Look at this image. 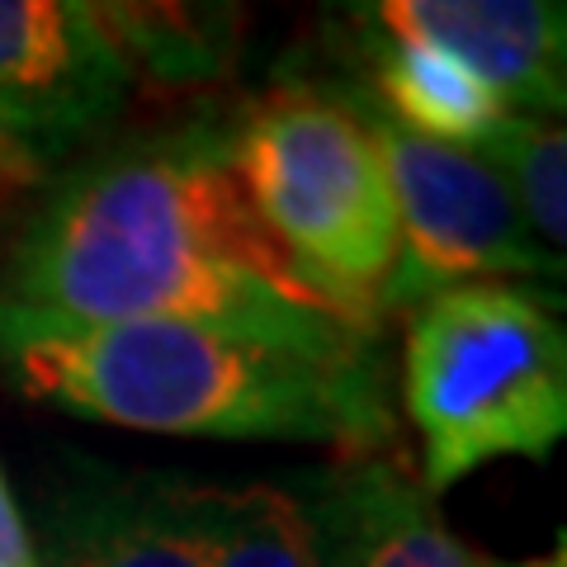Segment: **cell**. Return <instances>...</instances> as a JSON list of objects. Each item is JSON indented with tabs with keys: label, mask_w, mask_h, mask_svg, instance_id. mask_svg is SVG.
Segmentation results:
<instances>
[{
	"label": "cell",
	"mask_w": 567,
	"mask_h": 567,
	"mask_svg": "<svg viewBox=\"0 0 567 567\" xmlns=\"http://www.w3.org/2000/svg\"><path fill=\"white\" fill-rule=\"evenodd\" d=\"M0 308L223 327L312 354L379 350V327L327 298L265 233L223 123L128 137L66 171L10 246Z\"/></svg>",
	"instance_id": "obj_1"
},
{
	"label": "cell",
	"mask_w": 567,
	"mask_h": 567,
	"mask_svg": "<svg viewBox=\"0 0 567 567\" xmlns=\"http://www.w3.org/2000/svg\"><path fill=\"white\" fill-rule=\"evenodd\" d=\"M0 374L29 402L147 435L393 445L383 350L312 354L189 322H58L0 308Z\"/></svg>",
	"instance_id": "obj_2"
},
{
	"label": "cell",
	"mask_w": 567,
	"mask_h": 567,
	"mask_svg": "<svg viewBox=\"0 0 567 567\" xmlns=\"http://www.w3.org/2000/svg\"><path fill=\"white\" fill-rule=\"evenodd\" d=\"M402 412L421 487L440 496L496 458H548L567 435V336L525 284H458L402 327Z\"/></svg>",
	"instance_id": "obj_3"
},
{
	"label": "cell",
	"mask_w": 567,
	"mask_h": 567,
	"mask_svg": "<svg viewBox=\"0 0 567 567\" xmlns=\"http://www.w3.org/2000/svg\"><path fill=\"white\" fill-rule=\"evenodd\" d=\"M237 181L289 260L346 312L383 331L398 260L393 194L360 100L284 85L233 128Z\"/></svg>",
	"instance_id": "obj_4"
},
{
	"label": "cell",
	"mask_w": 567,
	"mask_h": 567,
	"mask_svg": "<svg viewBox=\"0 0 567 567\" xmlns=\"http://www.w3.org/2000/svg\"><path fill=\"white\" fill-rule=\"evenodd\" d=\"M360 110L374 133L398 218V260L383 284V317H406L431 293L458 284H563V265L548 260L529 237L516 194L492 156L402 133L364 100Z\"/></svg>",
	"instance_id": "obj_5"
},
{
	"label": "cell",
	"mask_w": 567,
	"mask_h": 567,
	"mask_svg": "<svg viewBox=\"0 0 567 567\" xmlns=\"http://www.w3.org/2000/svg\"><path fill=\"white\" fill-rule=\"evenodd\" d=\"M128 91L133 71L91 0H0V128L33 156L100 133Z\"/></svg>",
	"instance_id": "obj_6"
},
{
	"label": "cell",
	"mask_w": 567,
	"mask_h": 567,
	"mask_svg": "<svg viewBox=\"0 0 567 567\" xmlns=\"http://www.w3.org/2000/svg\"><path fill=\"white\" fill-rule=\"evenodd\" d=\"M227 487L175 473L76 477L43 506L39 567H213Z\"/></svg>",
	"instance_id": "obj_7"
},
{
	"label": "cell",
	"mask_w": 567,
	"mask_h": 567,
	"mask_svg": "<svg viewBox=\"0 0 567 567\" xmlns=\"http://www.w3.org/2000/svg\"><path fill=\"white\" fill-rule=\"evenodd\" d=\"M364 29L445 52L511 114L558 118L567 104V10L558 0H383Z\"/></svg>",
	"instance_id": "obj_8"
},
{
	"label": "cell",
	"mask_w": 567,
	"mask_h": 567,
	"mask_svg": "<svg viewBox=\"0 0 567 567\" xmlns=\"http://www.w3.org/2000/svg\"><path fill=\"white\" fill-rule=\"evenodd\" d=\"M293 496L308 506L327 567H502L454 535L421 477L388 450L341 454Z\"/></svg>",
	"instance_id": "obj_9"
},
{
	"label": "cell",
	"mask_w": 567,
	"mask_h": 567,
	"mask_svg": "<svg viewBox=\"0 0 567 567\" xmlns=\"http://www.w3.org/2000/svg\"><path fill=\"white\" fill-rule=\"evenodd\" d=\"M369 33V91L360 95L369 110L398 123L402 133L450 142V147H483L511 110L496 100L468 66H458L445 52L383 39Z\"/></svg>",
	"instance_id": "obj_10"
},
{
	"label": "cell",
	"mask_w": 567,
	"mask_h": 567,
	"mask_svg": "<svg viewBox=\"0 0 567 567\" xmlns=\"http://www.w3.org/2000/svg\"><path fill=\"white\" fill-rule=\"evenodd\" d=\"M506 175L520 204V218L539 251L563 265L567 260V133L558 118L544 114H506L496 133L477 147Z\"/></svg>",
	"instance_id": "obj_11"
},
{
	"label": "cell",
	"mask_w": 567,
	"mask_h": 567,
	"mask_svg": "<svg viewBox=\"0 0 567 567\" xmlns=\"http://www.w3.org/2000/svg\"><path fill=\"white\" fill-rule=\"evenodd\" d=\"M95 10L133 76L137 66L162 81L213 76L233 52L237 24L223 20L233 10H204V6H95Z\"/></svg>",
	"instance_id": "obj_12"
},
{
	"label": "cell",
	"mask_w": 567,
	"mask_h": 567,
	"mask_svg": "<svg viewBox=\"0 0 567 567\" xmlns=\"http://www.w3.org/2000/svg\"><path fill=\"white\" fill-rule=\"evenodd\" d=\"M213 567H327L308 506L293 487H227V516Z\"/></svg>",
	"instance_id": "obj_13"
},
{
	"label": "cell",
	"mask_w": 567,
	"mask_h": 567,
	"mask_svg": "<svg viewBox=\"0 0 567 567\" xmlns=\"http://www.w3.org/2000/svg\"><path fill=\"white\" fill-rule=\"evenodd\" d=\"M48 175V162L33 156L24 142H14L6 128H0V208L10 199H20L24 189H33Z\"/></svg>",
	"instance_id": "obj_14"
},
{
	"label": "cell",
	"mask_w": 567,
	"mask_h": 567,
	"mask_svg": "<svg viewBox=\"0 0 567 567\" xmlns=\"http://www.w3.org/2000/svg\"><path fill=\"white\" fill-rule=\"evenodd\" d=\"M0 567H39V554H33V535L14 506V496L6 487V473H0Z\"/></svg>",
	"instance_id": "obj_15"
},
{
	"label": "cell",
	"mask_w": 567,
	"mask_h": 567,
	"mask_svg": "<svg viewBox=\"0 0 567 567\" xmlns=\"http://www.w3.org/2000/svg\"><path fill=\"white\" fill-rule=\"evenodd\" d=\"M511 567H567V544H563V535H558V548H554V554L529 558V563H511Z\"/></svg>",
	"instance_id": "obj_16"
}]
</instances>
